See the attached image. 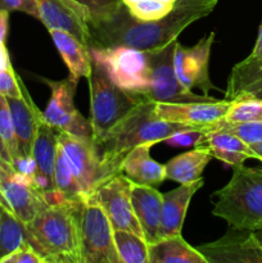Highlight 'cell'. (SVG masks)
<instances>
[{
	"instance_id": "2e32d148",
	"label": "cell",
	"mask_w": 262,
	"mask_h": 263,
	"mask_svg": "<svg viewBox=\"0 0 262 263\" xmlns=\"http://www.w3.org/2000/svg\"><path fill=\"white\" fill-rule=\"evenodd\" d=\"M131 202L139 221L144 239L148 244L156 243L162 238V194L154 186L131 184Z\"/></svg>"
},
{
	"instance_id": "4dcf8cb0",
	"label": "cell",
	"mask_w": 262,
	"mask_h": 263,
	"mask_svg": "<svg viewBox=\"0 0 262 263\" xmlns=\"http://www.w3.org/2000/svg\"><path fill=\"white\" fill-rule=\"evenodd\" d=\"M0 140L7 149L10 157V162H12V159L18 156L17 138H15L14 126H13L12 115H10L7 98L3 95H0Z\"/></svg>"
},
{
	"instance_id": "9c48e42d",
	"label": "cell",
	"mask_w": 262,
	"mask_h": 263,
	"mask_svg": "<svg viewBox=\"0 0 262 263\" xmlns=\"http://www.w3.org/2000/svg\"><path fill=\"white\" fill-rule=\"evenodd\" d=\"M43 81L51 90L50 99L43 112L46 122L59 131L79 138L92 139L90 120H86L74 107V94L79 80L68 76L63 80L43 79Z\"/></svg>"
},
{
	"instance_id": "5b68a950",
	"label": "cell",
	"mask_w": 262,
	"mask_h": 263,
	"mask_svg": "<svg viewBox=\"0 0 262 263\" xmlns=\"http://www.w3.org/2000/svg\"><path fill=\"white\" fill-rule=\"evenodd\" d=\"M87 80L90 87V123L94 141L108 133L139 103L146 100L141 95L117 86L104 66L95 59H92L91 73Z\"/></svg>"
},
{
	"instance_id": "277c9868",
	"label": "cell",
	"mask_w": 262,
	"mask_h": 263,
	"mask_svg": "<svg viewBox=\"0 0 262 263\" xmlns=\"http://www.w3.org/2000/svg\"><path fill=\"white\" fill-rule=\"evenodd\" d=\"M213 197L212 215L229 228L262 229V167H234L230 181Z\"/></svg>"
},
{
	"instance_id": "d6a6232c",
	"label": "cell",
	"mask_w": 262,
	"mask_h": 263,
	"mask_svg": "<svg viewBox=\"0 0 262 263\" xmlns=\"http://www.w3.org/2000/svg\"><path fill=\"white\" fill-rule=\"evenodd\" d=\"M21 77L13 69H0V95L3 97H21Z\"/></svg>"
},
{
	"instance_id": "30bf717a",
	"label": "cell",
	"mask_w": 262,
	"mask_h": 263,
	"mask_svg": "<svg viewBox=\"0 0 262 263\" xmlns=\"http://www.w3.org/2000/svg\"><path fill=\"white\" fill-rule=\"evenodd\" d=\"M131 184L133 181L121 172L102 182L94 195L110 221L113 230L131 231L144 238L131 202Z\"/></svg>"
},
{
	"instance_id": "7bdbcfd3",
	"label": "cell",
	"mask_w": 262,
	"mask_h": 263,
	"mask_svg": "<svg viewBox=\"0 0 262 263\" xmlns=\"http://www.w3.org/2000/svg\"><path fill=\"white\" fill-rule=\"evenodd\" d=\"M0 205H4V207L9 208V205H8V203H7V200H5L4 195H3L2 189H0ZM9 210H10V208H9Z\"/></svg>"
},
{
	"instance_id": "f546056e",
	"label": "cell",
	"mask_w": 262,
	"mask_h": 263,
	"mask_svg": "<svg viewBox=\"0 0 262 263\" xmlns=\"http://www.w3.org/2000/svg\"><path fill=\"white\" fill-rule=\"evenodd\" d=\"M84 12L87 23L112 18L123 7L122 0H72Z\"/></svg>"
},
{
	"instance_id": "484cf974",
	"label": "cell",
	"mask_w": 262,
	"mask_h": 263,
	"mask_svg": "<svg viewBox=\"0 0 262 263\" xmlns=\"http://www.w3.org/2000/svg\"><path fill=\"white\" fill-rule=\"evenodd\" d=\"M54 184H55L57 192L69 202H79L82 198L86 197L80 186L68 157L64 153L59 143L58 149H57L55 164H54Z\"/></svg>"
},
{
	"instance_id": "ac0fdd59",
	"label": "cell",
	"mask_w": 262,
	"mask_h": 263,
	"mask_svg": "<svg viewBox=\"0 0 262 263\" xmlns=\"http://www.w3.org/2000/svg\"><path fill=\"white\" fill-rule=\"evenodd\" d=\"M194 146L207 149L213 158L231 167L241 166L249 158L254 159L249 144L239 136L220 128H211L203 133Z\"/></svg>"
},
{
	"instance_id": "8d00e7d4",
	"label": "cell",
	"mask_w": 262,
	"mask_h": 263,
	"mask_svg": "<svg viewBox=\"0 0 262 263\" xmlns=\"http://www.w3.org/2000/svg\"><path fill=\"white\" fill-rule=\"evenodd\" d=\"M205 131L202 130H186L181 131V133H177L175 135L170 136L166 140V143H169L170 145L174 146H189V145H195V143L198 141L199 136L202 135Z\"/></svg>"
},
{
	"instance_id": "7a4b0ae2",
	"label": "cell",
	"mask_w": 262,
	"mask_h": 263,
	"mask_svg": "<svg viewBox=\"0 0 262 263\" xmlns=\"http://www.w3.org/2000/svg\"><path fill=\"white\" fill-rule=\"evenodd\" d=\"M186 130L208 131L205 126H188L162 120L156 113V103L143 100L122 120L97 141L95 148L100 158L103 182L121 174V164L133 149L144 144L166 141L170 136Z\"/></svg>"
},
{
	"instance_id": "836d02e7",
	"label": "cell",
	"mask_w": 262,
	"mask_h": 263,
	"mask_svg": "<svg viewBox=\"0 0 262 263\" xmlns=\"http://www.w3.org/2000/svg\"><path fill=\"white\" fill-rule=\"evenodd\" d=\"M0 9L8 12H23L32 17H40L38 0H0Z\"/></svg>"
},
{
	"instance_id": "1f68e13d",
	"label": "cell",
	"mask_w": 262,
	"mask_h": 263,
	"mask_svg": "<svg viewBox=\"0 0 262 263\" xmlns=\"http://www.w3.org/2000/svg\"><path fill=\"white\" fill-rule=\"evenodd\" d=\"M211 128H220V130L234 134V135L239 136L241 140L246 141L247 144L262 141V122L228 123L218 121L216 125L211 126Z\"/></svg>"
},
{
	"instance_id": "3957f363",
	"label": "cell",
	"mask_w": 262,
	"mask_h": 263,
	"mask_svg": "<svg viewBox=\"0 0 262 263\" xmlns=\"http://www.w3.org/2000/svg\"><path fill=\"white\" fill-rule=\"evenodd\" d=\"M81 200L45 204L31 222L26 223V239L45 263H81Z\"/></svg>"
},
{
	"instance_id": "f1b7e54d",
	"label": "cell",
	"mask_w": 262,
	"mask_h": 263,
	"mask_svg": "<svg viewBox=\"0 0 262 263\" xmlns=\"http://www.w3.org/2000/svg\"><path fill=\"white\" fill-rule=\"evenodd\" d=\"M221 121L228 123L262 122V100L254 98L231 100L229 110Z\"/></svg>"
},
{
	"instance_id": "ba28073f",
	"label": "cell",
	"mask_w": 262,
	"mask_h": 263,
	"mask_svg": "<svg viewBox=\"0 0 262 263\" xmlns=\"http://www.w3.org/2000/svg\"><path fill=\"white\" fill-rule=\"evenodd\" d=\"M177 40L163 48L148 50L151 63V87L146 99L154 103H185L215 100L208 95H198L182 86L175 72L174 58Z\"/></svg>"
},
{
	"instance_id": "7402d4cb",
	"label": "cell",
	"mask_w": 262,
	"mask_h": 263,
	"mask_svg": "<svg viewBox=\"0 0 262 263\" xmlns=\"http://www.w3.org/2000/svg\"><path fill=\"white\" fill-rule=\"evenodd\" d=\"M62 59L69 71V76L76 80L89 77L92 68V58L89 48L76 36L58 28H48Z\"/></svg>"
},
{
	"instance_id": "d590c367",
	"label": "cell",
	"mask_w": 262,
	"mask_h": 263,
	"mask_svg": "<svg viewBox=\"0 0 262 263\" xmlns=\"http://www.w3.org/2000/svg\"><path fill=\"white\" fill-rule=\"evenodd\" d=\"M10 166L18 174L23 175L25 177H27L30 181L33 182L35 180L36 174H38V166H36V162L33 159L32 154L31 156H17L12 159L10 162Z\"/></svg>"
},
{
	"instance_id": "44dd1931",
	"label": "cell",
	"mask_w": 262,
	"mask_h": 263,
	"mask_svg": "<svg viewBox=\"0 0 262 263\" xmlns=\"http://www.w3.org/2000/svg\"><path fill=\"white\" fill-rule=\"evenodd\" d=\"M152 144H144L133 149L123 159L121 172L135 184L158 186L166 180L164 164L151 157Z\"/></svg>"
},
{
	"instance_id": "d6986e66",
	"label": "cell",
	"mask_w": 262,
	"mask_h": 263,
	"mask_svg": "<svg viewBox=\"0 0 262 263\" xmlns=\"http://www.w3.org/2000/svg\"><path fill=\"white\" fill-rule=\"evenodd\" d=\"M203 184H204V180L202 177L190 184H181L176 189L162 194V198H163L161 221L162 238L181 234L190 200L194 197L195 193L203 186Z\"/></svg>"
},
{
	"instance_id": "d4e9b609",
	"label": "cell",
	"mask_w": 262,
	"mask_h": 263,
	"mask_svg": "<svg viewBox=\"0 0 262 263\" xmlns=\"http://www.w3.org/2000/svg\"><path fill=\"white\" fill-rule=\"evenodd\" d=\"M26 223L9 208L0 205V263L27 241Z\"/></svg>"
},
{
	"instance_id": "cb8c5ba5",
	"label": "cell",
	"mask_w": 262,
	"mask_h": 263,
	"mask_svg": "<svg viewBox=\"0 0 262 263\" xmlns=\"http://www.w3.org/2000/svg\"><path fill=\"white\" fill-rule=\"evenodd\" d=\"M212 154L204 148L194 146L193 151L174 157L164 164L166 179L179 184H190L202 179L205 167L212 159Z\"/></svg>"
},
{
	"instance_id": "4316f807",
	"label": "cell",
	"mask_w": 262,
	"mask_h": 263,
	"mask_svg": "<svg viewBox=\"0 0 262 263\" xmlns=\"http://www.w3.org/2000/svg\"><path fill=\"white\" fill-rule=\"evenodd\" d=\"M116 251L120 263H149V244L131 231L115 230Z\"/></svg>"
},
{
	"instance_id": "60d3db41",
	"label": "cell",
	"mask_w": 262,
	"mask_h": 263,
	"mask_svg": "<svg viewBox=\"0 0 262 263\" xmlns=\"http://www.w3.org/2000/svg\"><path fill=\"white\" fill-rule=\"evenodd\" d=\"M251 146V151L253 152L254 159L262 162V141H258V143H252L249 144Z\"/></svg>"
},
{
	"instance_id": "ffe728a7",
	"label": "cell",
	"mask_w": 262,
	"mask_h": 263,
	"mask_svg": "<svg viewBox=\"0 0 262 263\" xmlns=\"http://www.w3.org/2000/svg\"><path fill=\"white\" fill-rule=\"evenodd\" d=\"M254 98L262 100V58L247 57L231 69L226 85L225 100Z\"/></svg>"
},
{
	"instance_id": "7c38bea8",
	"label": "cell",
	"mask_w": 262,
	"mask_h": 263,
	"mask_svg": "<svg viewBox=\"0 0 262 263\" xmlns=\"http://www.w3.org/2000/svg\"><path fill=\"white\" fill-rule=\"evenodd\" d=\"M0 189L10 211L22 222L28 223L35 218L39 211L48 204L32 181L18 174L10 163L0 159Z\"/></svg>"
},
{
	"instance_id": "e575fe53",
	"label": "cell",
	"mask_w": 262,
	"mask_h": 263,
	"mask_svg": "<svg viewBox=\"0 0 262 263\" xmlns=\"http://www.w3.org/2000/svg\"><path fill=\"white\" fill-rule=\"evenodd\" d=\"M2 263H45L44 259L36 253L35 249L26 241L21 248L17 251L13 252L10 256L4 258Z\"/></svg>"
},
{
	"instance_id": "603a6c76",
	"label": "cell",
	"mask_w": 262,
	"mask_h": 263,
	"mask_svg": "<svg viewBox=\"0 0 262 263\" xmlns=\"http://www.w3.org/2000/svg\"><path fill=\"white\" fill-rule=\"evenodd\" d=\"M149 263H208L205 257L186 243L182 235L164 236L149 244Z\"/></svg>"
},
{
	"instance_id": "52a82bcc",
	"label": "cell",
	"mask_w": 262,
	"mask_h": 263,
	"mask_svg": "<svg viewBox=\"0 0 262 263\" xmlns=\"http://www.w3.org/2000/svg\"><path fill=\"white\" fill-rule=\"evenodd\" d=\"M91 58L104 66L112 81L121 89L146 99L151 87V63L148 50L112 46V48H90Z\"/></svg>"
},
{
	"instance_id": "e0dca14e",
	"label": "cell",
	"mask_w": 262,
	"mask_h": 263,
	"mask_svg": "<svg viewBox=\"0 0 262 263\" xmlns=\"http://www.w3.org/2000/svg\"><path fill=\"white\" fill-rule=\"evenodd\" d=\"M21 97H5L12 115L17 138L18 156H31L32 153L33 139L38 128V120L40 110L36 107L31 95L28 94L25 84L21 80Z\"/></svg>"
},
{
	"instance_id": "ab89813d",
	"label": "cell",
	"mask_w": 262,
	"mask_h": 263,
	"mask_svg": "<svg viewBox=\"0 0 262 263\" xmlns=\"http://www.w3.org/2000/svg\"><path fill=\"white\" fill-rule=\"evenodd\" d=\"M249 57H252V58H262V22L261 25H259L256 44H254L253 50H252V53L249 54Z\"/></svg>"
},
{
	"instance_id": "74e56055",
	"label": "cell",
	"mask_w": 262,
	"mask_h": 263,
	"mask_svg": "<svg viewBox=\"0 0 262 263\" xmlns=\"http://www.w3.org/2000/svg\"><path fill=\"white\" fill-rule=\"evenodd\" d=\"M9 30V12L0 9V43H5Z\"/></svg>"
},
{
	"instance_id": "8fae6325",
	"label": "cell",
	"mask_w": 262,
	"mask_h": 263,
	"mask_svg": "<svg viewBox=\"0 0 262 263\" xmlns=\"http://www.w3.org/2000/svg\"><path fill=\"white\" fill-rule=\"evenodd\" d=\"M213 43H215V32L208 33L190 48L182 46L179 43L176 44L174 67L177 79L182 86L189 90L200 89L204 95H208L211 89H215L208 72Z\"/></svg>"
},
{
	"instance_id": "f35d334b",
	"label": "cell",
	"mask_w": 262,
	"mask_h": 263,
	"mask_svg": "<svg viewBox=\"0 0 262 263\" xmlns=\"http://www.w3.org/2000/svg\"><path fill=\"white\" fill-rule=\"evenodd\" d=\"M9 67H12V62H10L8 49L5 43H0V69H7Z\"/></svg>"
},
{
	"instance_id": "83f0119b",
	"label": "cell",
	"mask_w": 262,
	"mask_h": 263,
	"mask_svg": "<svg viewBox=\"0 0 262 263\" xmlns=\"http://www.w3.org/2000/svg\"><path fill=\"white\" fill-rule=\"evenodd\" d=\"M177 0H122L131 17L138 21H154L166 17Z\"/></svg>"
},
{
	"instance_id": "8992f818",
	"label": "cell",
	"mask_w": 262,
	"mask_h": 263,
	"mask_svg": "<svg viewBox=\"0 0 262 263\" xmlns=\"http://www.w3.org/2000/svg\"><path fill=\"white\" fill-rule=\"evenodd\" d=\"M112 225L94 193L80 203L81 263H120Z\"/></svg>"
},
{
	"instance_id": "9a60e30c",
	"label": "cell",
	"mask_w": 262,
	"mask_h": 263,
	"mask_svg": "<svg viewBox=\"0 0 262 263\" xmlns=\"http://www.w3.org/2000/svg\"><path fill=\"white\" fill-rule=\"evenodd\" d=\"M229 100H207V102L185 103H156V113L169 122L182 123L188 126L216 125L229 110Z\"/></svg>"
},
{
	"instance_id": "b9f144b4",
	"label": "cell",
	"mask_w": 262,
	"mask_h": 263,
	"mask_svg": "<svg viewBox=\"0 0 262 263\" xmlns=\"http://www.w3.org/2000/svg\"><path fill=\"white\" fill-rule=\"evenodd\" d=\"M252 233H253L254 238H256V240L258 241L259 246L262 247V229H256V230H251Z\"/></svg>"
},
{
	"instance_id": "5bb4252c",
	"label": "cell",
	"mask_w": 262,
	"mask_h": 263,
	"mask_svg": "<svg viewBox=\"0 0 262 263\" xmlns=\"http://www.w3.org/2000/svg\"><path fill=\"white\" fill-rule=\"evenodd\" d=\"M197 249L208 263H262V247L247 229L230 228L222 238Z\"/></svg>"
},
{
	"instance_id": "6da1fadb",
	"label": "cell",
	"mask_w": 262,
	"mask_h": 263,
	"mask_svg": "<svg viewBox=\"0 0 262 263\" xmlns=\"http://www.w3.org/2000/svg\"><path fill=\"white\" fill-rule=\"evenodd\" d=\"M217 0H177L174 9L159 20L138 21L123 5L112 18L87 23L89 49L127 46L138 50H154L175 41L195 21L207 17Z\"/></svg>"
},
{
	"instance_id": "4fadbf2b",
	"label": "cell",
	"mask_w": 262,
	"mask_h": 263,
	"mask_svg": "<svg viewBox=\"0 0 262 263\" xmlns=\"http://www.w3.org/2000/svg\"><path fill=\"white\" fill-rule=\"evenodd\" d=\"M57 138L73 167L84 194H92L103 182L100 158L94 140L89 138H79L59 130Z\"/></svg>"
}]
</instances>
